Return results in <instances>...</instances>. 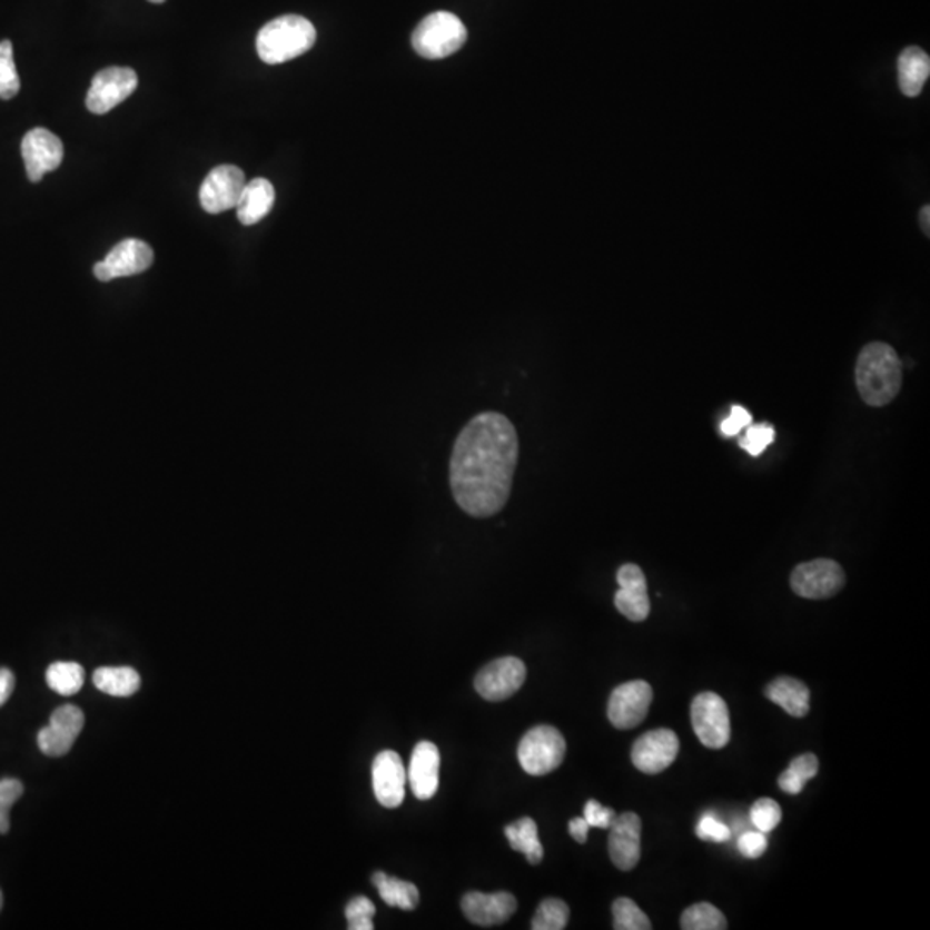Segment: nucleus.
Segmentation results:
<instances>
[{"mask_svg": "<svg viewBox=\"0 0 930 930\" xmlns=\"http://www.w3.org/2000/svg\"><path fill=\"white\" fill-rule=\"evenodd\" d=\"M518 461L514 424L499 413H483L462 427L451 457V488L471 517L498 514L507 504Z\"/></svg>", "mask_w": 930, "mask_h": 930, "instance_id": "1", "label": "nucleus"}, {"mask_svg": "<svg viewBox=\"0 0 930 930\" xmlns=\"http://www.w3.org/2000/svg\"><path fill=\"white\" fill-rule=\"evenodd\" d=\"M903 383V366L891 345L873 342L858 355L857 386L870 407H884L897 398Z\"/></svg>", "mask_w": 930, "mask_h": 930, "instance_id": "2", "label": "nucleus"}, {"mask_svg": "<svg viewBox=\"0 0 930 930\" xmlns=\"http://www.w3.org/2000/svg\"><path fill=\"white\" fill-rule=\"evenodd\" d=\"M316 40V28L309 20L297 14H286L269 21L259 31L257 53L266 65H283L309 52Z\"/></svg>", "mask_w": 930, "mask_h": 930, "instance_id": "3", "label": "nucleus"}, {"mask_svg": "<svg viewBox=\"0 0 930 930\" xmlns=\"http://www.w3.org/2000/svg\"><path fill=\"white\" fill-rule=\"evenodd\" d=\"M465 42H467V30L464 23L448 11L426 16L417 24L413 34L414 50L419 53L421 58L432 59V61H438L458 52Z\"/></svg>", "mask_w": 930, "mask_h": 930, "instance_id": "4", "label": "nucleus"}, {"mask_svg": "<svg viewBox=\"0 0 930 930\" xmlns=\"http://www.w3.org/2000/svg\"><path fill=\"white\" fill-rule=\"evenodd\" d=\"M564 736L552 725H538L527 731L517 748V759L530 775H546L557 771L565 759Z\"/></svg>", "mask_w": 930, "mask_h": 930, "instance_id": "5", "label": "nucleus"}, {"mask_svg": "<svg viewBox=\"0 0 930 930\" xmlns=\"http://www.w3.org/2000/svg\"><path fill=\"white\" fill-rule=\"evenodd\" d=\"M691 724L703 746L721 750L731 740L728 703L718 693H700L691 703Z\"/></svg>", "mask_w": 930, "mask_h": 930, "instance_id": "6", "label": "nucleus"}, {"mask_svg": "<svg viewBox=\"0 0 930 930\" xmlns=\"http://www.w3.org/2000/svg\"><path fill=\"white\" fill-rule=\"evenodd\" d=\"M847 583L844 571L831 558H817L798 565L791 574V587L801 598L825 600L838 595Z\"/></svg>", "mask_w": 930, "mask_h": 930, "instance_id": "7", "label": "nucleus"}, {"mask_svg": "<svg viewBox=\"0 0 930 930\" xmlns=\"http://www.w3.org/2000/svg\"><path fill=\"white\" fill-rule=\"evenodd\" d=\"M138 77L135 69L111 66L93 78L87 93V109L93 115H107L125 102L137 90Z\"/></svg>", "mask_w": 930, "mask_h": 930, "instance_id": "8", "label": "nucleus"}, {"mask_svg": "<svg viewBox=\"0 0 930 930\" xmlns=\"http://www.w3.org/2000/svg\"><path fill=\"white\" fill-rule=\"evenodd\" d=\"M154 263V250L149 244L135 238L122 240L116 245L106 259L93 266V275L99 281H112L116 278L146 273Z\"/></svg>", "mask_w": 930, "mask_h": 930, "instance_id": "9", "label": "nucleus"}, {"mask_svg": "<svg viewBox=\"0 0 930 930\" xmlns=\"http://www.w3.org/2000/svg\"><path fill=\"white\" fill-rule=\"evenodd\" d=\"M526 665L515 656H504L486 665L476 675L474 686L488 702H504L517 693L526 681Z\"/></svg>", "mask_w": 930, "mask_h": 930, "instance_id": "10", "label": "nucleus"}, {"mask_svg": "<svg viewBox=\"0 0 930 930\" xmlns=\"http://www.w3.org/2000/svg\"><path fill=\"white\" fill-rule=\"evenodd\" d=\"M245 172L237 166L222 165L214 168L200 187V206L207 214H221L238 206L244 191Z\"/></svg>", "mask_w": 930, "mask_h": 930, "instance_id": "11", "label": "nucleus"}, {"mask_svg": "<svg viewBox=\"0 0 930 930\" xmlns=\"http://www.w3.org/2000/svg\"><path fill=\"white\" fill-rule=\"evenodd\" d=\"M28 180L39 184L47 172L56 171L65 159L61 138L46 128H33L24 135L21 144Z\"/></svg>", "mask_w": 930, "mask_h": 930, "instance_id": "12", "label": "nucleus"}, {"mask_svg": "<svg viewBox=\"0 0 930 930\" xmlns=\"http://www.w3.org/2000/svg\"><path fill=\"white\" fill-rule=\"evenodd\" d=\"M653 690L646 681H631L615 687L609 700V721L617 729L637 728L649 715Z\"/></svg>", "mask_w": 930, "mask_h": 930, "instance_id": "13", "label": "nucleus"}, {"mask_svg": "<svg viewBox=\"0 0 930 930\" xmlns=\"http://www.w3.org/2000/svg\"><path fill=\"white\" fill-rule=\"evenodd\" d=\"M679 738L671 729H655L637 738L631 760L643 774H659L677 759Z\"/></svg>", "mask_w": 930, "mask_h": 930, "instance_id": "14", "label": "nucleus"}, {"mask_svg": "<svg viewBox=\"0 0 930 930\" xmlns=\"http://www.w3.org/2000/svg\"><path fill=\"white\" fill-rule=\"evenodd\" d=\"M83 725L85 715L78 706H61L52 713L49 725L39 732L40 751L47 756L68 755Z\"/></svg>", "mask_w": 930, "mask_h": 930, "instance_id": "15", "label": "nucleus"}, {"mask_svg": "<svg viewBox=\"0 0 930 930\" xmlns=\"http://www.w3.org/2000/svg\"><path fill=\"white\" fill-rule=\"evenodd\" d=\"M407 771L395 751H382L373 763V790L385 809H398L405 800Z\"/></svg>", "mask_w": 930, "mask_h": 930, "instance_id": "16", "label": "nucleus"}, {"mask_svg": "<svg viewBox=\"0 0 930 930\" xmlns=\"http://www.w3.org/2000/svg\"><path fill=\"white\" fill-rule=\"evenodd\" d=\"M619 592L615 593V606L624 617L633 622L649 619L650 606L646 577L636 564H624L617 572Z\"/></svg>", "mask_w": 930, "mask_h": 930, "instance_id": "17", "label": "nucleus"}, {"mask_svg": "<svg viewBox=\"0 0 930 930\" xmlns=\"http://www.w3.org/2000/svg\"><path fill=\"white\" fill-rule=\"evenodd\" d=\"M641 824L640 817L633 812H625L615 817L609 835V853L617 869L633 870L641 858Z\"/></svg>", "mask_w": 930, "mask_h": 930, "instance_id": "18", "label": "nucleus"}, {"mask_svg": "<svg viewBox=\"0 0 930 930\" xmlns=\"http://www.w3.org/2000/svg\"><path fill=\"white\" fill-rule=\"evenodd\" d=\"M517 910V901L512 897L511 892H493V894H483V892H467L462 898V911L464 916L481 927L499 926V923L507 922Z\"/></svg>", "mask_w": 930, "mask_h": 930, "instance_id": "19", "label": "nucleus"}, {"mask_svg": "<svg viewBox=\"0 0 930 930\" xmlns=\"http://www.w3.org/2000/svg\"><path fill=\"white\" fill-rule=\"evenodd\" d=\"M407 781L417 800H432L439 785V750L432 741H421L414 748Z\"/></svg>", "mask_w": 930, "mask_h": 930, "instance_id": "20", "label": "nucleus"}, {"mask_svg": "<svg viewBox=\"0 0 930 930\" xmlns=\"http://www.w3.org/2000/svg\"><path fill=\"white\" fill-rule=\"evenodd\" d=\"M275 200L276 191L271 181L266 178H256L245 185L241 191L237 206L238 221L244 226L257 225L271 212Z\"/></svg>", "mask_w": 930, "mask_h": 930, "instance_id": "21", "label": "nucleus"}, {"mask_svg": "<svg viewBox=\"0 0 930 930\" xmlns=\"http://www.w3.org/2000/svg\"><path fill=\"white\" fill-rule=\"evenodd\" d=\"M929 53L919 47H907L898 59V83L907 97L920 96L929 80Z\"/></svg>", "mask_w": 930, "mask_h": 930, "instance_id": "22", "label": "nucleus"}, {"mask_svg": "<svg viewBox=\"0 0 930 930\" xmlns=\"http://www.w3.org/2000/svg\"><path fill=\"white\" fill-rule=\"evenodd\" d=\"M765 696L793 718H804L810 712V690L793 677H778L765 687Z\"/></svg>", "mask_w": 930, "mask_h": 930, "instance_id": "23", "label": "nucleus"}, {"mask_svg": "<svg viewBox=\"0 0 930 930\" xmlns=\"http://www.w3.org/2000/svg\"><path fill=\"white\" fill-rule=\"evenodd\" d=\"M373 884L378 888L379 897L388 907L414 910L419 904V889L413 882L389 878L385 872H376L373 875Z\"/></svg>", "mask_w": 930, "mask_h": 930, "instance_id": "24", "label": "nucleus"}, {"mask_svg": "<svg viewBox=\"0 0 930 930\" xmlns=\"http://www.w3.org/2000/svg\"><path fill=\"white\" fill-rule=\"evenodd\" d=\"M93 684L102 693L127 698L140 690V675L131 667H100L93 672Z\"/></svg>", "mask_w": 930, "mask_h": 930, "instance_id": "25", "label": "nucleus"}, {"mask_svg": "<svg viewBox=\"0 0 930 930\" xmlns=\"http://www.w3.org/2000/svg\"><path fill=\"white\" fill-rule=\"evenodd\" d=\"M505 835H507L512 850L526 854L527 862L533 863V865L542 863L545 851L540 843L538 825L533 819L524 817L514 824L507 825Z\"/></svg>", "mask_w": 930, "mask_h": 930, "instance_id": "26", "label": "nucleus"}, {"mask_svg": "<svg viewBox=\"0 0 930 930\" xmlns=\"http://www.w3.org/2000/svg\"><path fill=\"white\" fill-rule=\"evenodd\" d=\"M817 772H819V759L813 753H804V755L797 756L782 772L779 778V788L784 793L797 797L804 790V784L815 778Z\"/></svg>", "mask_w": 930, "mask_h": 930, "instance_id": "27", "label": "nucleus"}, {"mask_svg": "<svg viewBox=\"0 0 930 930\" xmlns=\"http://www.w3.org/2000/svg\"><path fill=\"white\" fill-rule=\"evenodd\" d=\"M47 684L62 696H73L83 687L85 671L77 662H56L47 669Z\"/></svg>", "mask_w": 930, "mask_h": 930, "instance_id": "28", "label": "nucleus"}, {"mask_svg": "<svg viewBox=\"0 0 930 930\" xmlns=\"http://www.w3.org/2000/svg\"><path fill=\"white\" fill-rule=\"evenodd\" d=\"M681 927L684 930H724L728 929V920L718 907L696 903L684 910Z\"/></svg>", "mask_w": 930, "mask_h": 930, "instance_id": "29", "label": "nucleus"}, {"mask_svg": "<svg viewBox=\"0 0 930 930\" xmlns=\"http://www.w3.org/2000/svg\"><path fill=\"white\" fill-rule=\"evenodd\" d=\"M612 913H614V929L615 930H650L652 922L645 916V911L641 910L630 898H619L612 904Z\"/></svg>", "mask_w": 930, "mask_h": 930, "instance_id": "30", "label": "nucleus"}, {"mask_svg": "<svg viewBox=\"0 0 930 930\" xmlns=\"http://www.w3.org/2000/svg\"><path fill=\"white\" fill-rule=\"evenodd\" d=\"M568 910L567 903L562 900H557V898H548V900H543L542 904L538 907V911H536V916L533 919V929L534 930H562L567 927L568 922Z\"/></svg>", "mask_w": 930, "mask_h": 930, "instance_id": "31", "label": "nucleus"}, {"mask_svg": "<svg viewBox=\"0 0 930 930\" xmlns=\"http://www.w3.org/2000/svg\"><path fill=\"white\" fill-rule=\"evenodd\" d=\"M20 87L11 40H2L0 42V99L9 100L18 96Z\"/></svg>", "mask_w": 930, "mask_h": 930, "instance_id": "32", "label": "nucleus"}, {"mask_svg": "<svg viewBox=\"0 0 930 930\" xmlns=\"http://www.w3.org/2000/svg\"><path fill=\"white\" fill-rule=\"evenodd\" d=\"M774 439L775 432L771 424H750L743 438L740 439V445L748 454L759 457L766 451V446L774 443Z\"/></svg>", "mask_w": 930, "mask_h": 930, "instance_id": "33", "label": "nucleus"}, {"mask_svg": "<svg viewBox=\"0 0 930 930\" xmlns=\"http://www.w3.org/2000/svg\"><path fill=\"white\" fill-rule=\"evenodd\" d=\"M374 916H376V907L366 897H355L345 908V917H347L350 930H373Z\"/></svg>", "mask_w": 930, "mask_h": 930, "instance_id": "34", "label": "nucleus"}, {"mask_svg": "<svg viewBox=\"0 0 930 930\" xmlns=\"http://www.w3.org/2000/svg\"><path fill=\"white\" fill-rule=\"evenodd\" d=\"M782 819V810L771 798H760L751 809V822L760 832H771L778 828Z\"/></svg>", "mask_w": 930, "mask_h": 930, "instance_id": "35", "label": "nucleus"}, {"mask_svg": "<svg viewBox=\"0 0 930 930\" xmlns=\"http://www.w3.org/2000/svg\"><path fill=\"white\" fill-rule=\"evenodd\" d=\"M23 794V784L18 779H0V834H8L11 828L9 810Z\"/></svg>", "mask_w": 930, "mask_h": 930, "instance_id": "36", "label": "nucleus"}, {"mask_svg": "<svg viewBox=\"0 0 930 930\" xmlns=\"http://www.w3.org/2000/svg\"><path fill=\"white\" fill-rule=\"evenodd\" d=\"M731 829L722 824L721 820L715 817H703L696 828V835L703 841H712V843H724L731 838Z\"/></svg>", "mask_w": 930, "mask_h": 930, "instance_id": "37", "label": "nucleus"}, {"mask_svg": "<svg viewBox=\"0 0 930 930\" xmlns=\"http://www.w3.org/2000/svg\"><path fill=\"white\" fill-rule=\"evenodd\" d=\"M615 817H617V813L614 810L602 807L596 800L587 801L586 807H584V820L590 824V828L611 829Z\"/></svg>", "mask_w": 930, "mask_h": 930, "instance_id": "38", "label": "nucleus"}, {"mask_svg": "<svg viewBox=\"0 0 930 930\" xmlns=\"http://www.w3.org/2000/svg\"><path fill=\"white\" fill-rule=\"evenodd\" d=\"M751 414L748 413L746 408L740 407V405H734L731 408V414H729L728 419L722 421L721 424V432L722 435L728 436H738L740 435L743 429H746L748 426L751 424Z\"/></svg>", "mask_w": 930, "mask_h": 930, "instance_id": "39", "label": "nucleus"}, {"mask_svg": "<svg viewBox=\"0 0 930 930\" xmlns=\"http://www.w3.org/2000/svg\"><path fill=\"white\" fill-rule=\"evenodd\" d=\"M741 853L746 858H760L766 850V838L763 832H744L740 838Z\"/></svg>", "mask_w": 930, "mask_h": 930, "instance_id": "40", "label": "nucleus"}, {"mask_svg": "<svg viewBox=\"0 0 930 930\" xmlns=\"http://www.w3.org/2000/svg\"><path fill=\"white\" fill-rule=\"evenodd\" d=\"M14 674L9 669H0V706L8 702L14 691Z\"/></svg>", "mask_w": 930, "mask_h": 930, "instance_id": "41", "label": "nucleus"}, {"mask_svg": "<svg viewBox=\"0 0 930 930\" xmlns=\"http://www.w3.org/2000/svg\"><path fill=\"white\" fill-rule=\"evenodd\" d=\"M590 824H587L584 817H576V819H572L568 822V832H571L572 838L576 839L577 843L584 844L586 843L587 832H590Z\"/></svg>", "mask_w": 930, "mask_h": 930, "instance_id": "42", "label": "nucleus"}, {"mask_svg": "<svg viewBox=\"0 0 930 930\" xmlns=\"http://www.w3.org/2000/svg\"><path fill=\"white\" fill-rule=\"evenodd\" d=\"M920 226H922V231L926 233L927 237H929V235H930V229H929L930 228V206H929V204H927V206H923L922 210H920Z\"/></svg>", "mask_w": 930, "mask_h": 930, "instance_id": "43", "label": "nucleus"}, {"mask_svg": "<svg viewBox=\"0 0 930 930\" xmlns=\"http://www.w3.org/2000/svg\"><path fill=\"white\" fill-rule=\"evenodd\" d=\"M149 2H154V4H162L166 0H149Z\"/></svg>", "mask_w": 930, "mask_h": 930, "instance_id": "44", "label": "nucleus"}, {"mask_svg": "<svg viewBox=\"0 0 930 930\" xmlns=\"http://www.w3.org/2000/svg\"><path fill=\"white\" fill-rule=\"evenodd\" d=\"M0 908H2V892H0Z\"/></svg>", "mask_w": 930, "mask_h": 930, "instance_id": "45", "label": "nucleus"}]
</instances>
